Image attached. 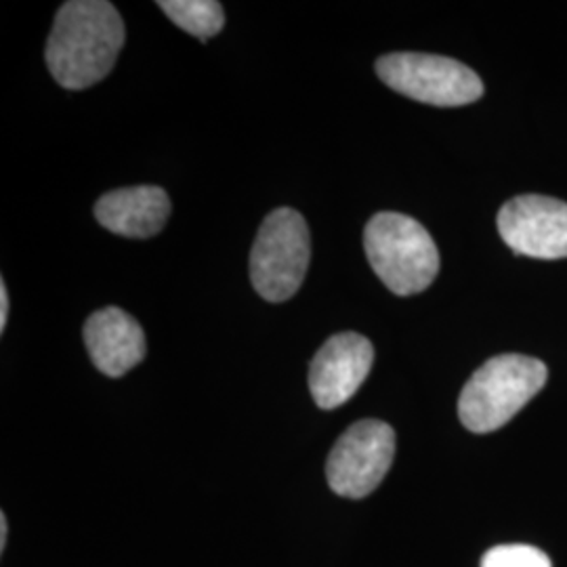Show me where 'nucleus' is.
Instances as JSON below:
<instances>
[{
    "label": "nucleus",
    "mask_w": 567,
    "mask_h": 567,
    "mask_svg": "<svg viewBox=\"0 0 567 567\" xmlns=\"http://www.w3.org/2000/svg\"><path fill=\"white\" fill-rule=\"evenodd\" d=\"M124 37L121 13L112 2H65L55 16L44 51L51 76L70 91L97 84L112 72Z\"/></svg>",
    "instance_id": "1"
},
{
    "label": "nucleus",
    "mask_w": 567,
    "mask_h": 567,
    "mask_svg": "<svg viewBox=\"0 0 567 567\" xmlns=\"http://www.w3.org/2000/svg\"><path fill=\"white\" fill-rule=\"evenodd\" d=\"M547 379V365L536 358L507 353L487 360L458 398L461 423L473 433H492L507 425Z\"/></svg>",
    "instance_id": "2"
},
{
    "label": "nucleus",
    "mask_w": 567,
    "mask_h": 567,
    "mask_svg": "<svg viewBox=\"0 0 567 567\" xmlns=\"http://www.w3.org/2000/svg\"><path fill=\"white\" fill-rule=\"evenodd\" d=\"M374 274L400 297L426 290L440 271V252L423 225L400 213L374 215L364 231Z\"/></svg>",
    "instance_id": "3"
},
{
    "label": "nucleus",
    "mask_w": 567,
    "mask_h": 567,
    "mask_svg": "<svg viewBox=\"0 0 567 567\" xmlns=\"http://www.w3.org/2000/svg\"><path fill=\"white\" fill-rule=\"evenodd\" d=\"M311 261L309 227L301 213L276 208L265 217L250 250V280L269 303L292 299Z\"/></svg>",
    "instance_id": "4"
},
{
    "label": "nucleus",
    "mask_w": 567,
    "mask_h": 567,
    "mask_svg": "<svg viewBox=\"0 0 567 567\" xmlns=\"http://www.w3.org/2000/svg\"><path fill=\"white\" fill-rule=\"evenodd\" d=\"M379 79L414 102L458 107L484 95L482 79L461 61L426 53H391L377 61Z\"/></svg>",
    "instance_id": "5"
},
{
    "label": "nucleus",
    "mask_w": 567,
    "mask_h": 567,
    "mask_svg": "<svg viewBox=\"0 0 567 567\" xmlns=\"http://www.w3.org/2000/svg\"><path fill=\"white\" fill-rule=\"evenodd\" d=\"M395 458V431L383 421L365 419L349 426L326 461L332 492L344 498H364L385 480Z\"/></svg>",
    "instance_id": "6"
},
{
    "label": "nucleus",
    "mask_w": 567,
    "mask_h": 567,
    "mask_svg": "<svg viewBox=\"0 0 567 567\" xmlns=\"http://www.w3.org/2000/svg\"><path fill=\"white\" fill-rule=\"evenodd\" d=\"M498 231L517 255L566 259L567 204L536 194L513 198L498 213Z\"/></svg>",
    "instance_id": "7"
},
{
    "label": "nucleus",
    "mask_w": 567,
    "mask_h": 567,
    "mask_svg": "<svg viewBox=\"0 0 567 567\" xmlns=\"http://www.w3.org/2000/svg\"><path fill=\"white\" fill-rule=\"evenodd\" d=\"M374 362V347L358 332L330 337L309 365V391L322 410L349 402Z\"/></svg>",
    "instance_id": "8"
},
{
    "label": "nucleus",
    "mask_w": 567,
    "mask_h": 567,
    "mask_svg": "<svg viewBox=\"0 0 567 567\" xmlns=\"http://www.w3.org/2000/svg\"><path fill=\"white\" fill-rule=\"evenodd\" d=\"M84 344L95 368L118 379L145 358V334L140 322L118 307L95 311L84 324Z\"/></svg>",
    "instance_id": "9"
},
{
    "label": "nucleus",
    "mask_w": 567,
    "mask_h": 567,
    "mask_svg": "<svg viewBox=\"0 0 567 567\" xmlns=\"http://www.w3.org/2000/svg\"><path fill=\"white\" fill-rule=\"evenodd\" d=\"M171 215V200L163 187L140 185L114 189L95 204L97 221L124 238H152L161 234Z\"/></svg>",
    "instance_id": "10"
},
{
    "label": "nucleus",
    "mask_w": 567,
    "mask_h": 567,
    "mask_svg": "<svg viewBox=\"0 0 567 567\" xmlns=\"http://www.w3.org/2000/svg\"><path fill=\"white\" fill-rule=\"evenodd\" d=\"M158 7L187 34L208 41L221 32L225 13L217 0H161Z\"/></svg>",
    "instance_id": "11"
},
{
    "label": "nucleus",
    "mask_w": 567,
    "mask_h": 567,
    "mask_svg": "<svg viewBox=\"0 0 567 567\" xmlns=\"http://www.w3.org/2000/svg\"><path fill=\"white\" fill-rule=\"evenodd\" d=\"M482 567H553L540 548L529 545H501L489 548Z\"/></svg>",
    "instance_id": "12"
},
{
    "label": "nucleus",
    "mask_w": 567,
    "mask_h": 567,
    "mask_svg": "<svg viewBox=\"0 0 567 567\" xmlns=\"http://www.w3.org/2000/svg\"><path fill=\"white\" fill-rule=\"evenodd\" d=\"M7 318H9V292L4 282H0V332H4Z\"/></svg>",
    "instance_id": "13"
},
{
    "label": "nucleus",
    "mask_w": 567,
    "mask_h": 567,
    "mask_svg": "<svg viewBox=\"0 0 567 567\" xmlns=\"http://www.w3.org/2000/svg\"><path fill=\"white\" fill-rule=\"evenodd\" d=\"M7 536H9V526H7V515L0 513V553L7 547Z\"/></svg>",
    "instance_id": "14"
}]
</instances>
